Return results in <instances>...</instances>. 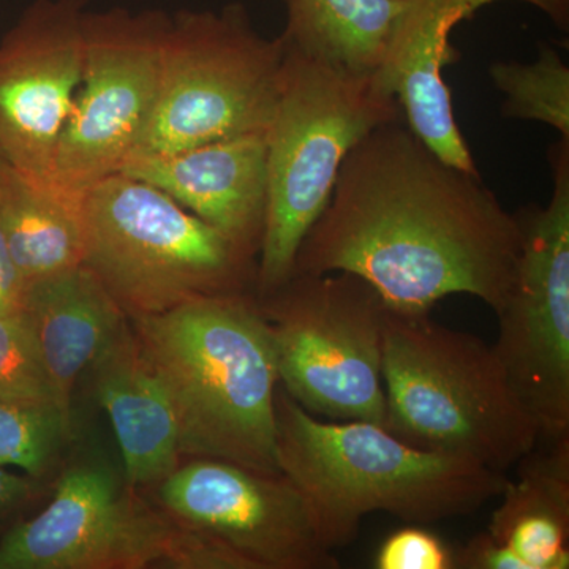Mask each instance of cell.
Masks as SVG:
<instances>
[{"label":"cell","mask_w":569,"mask_h":569,"mask_svg":"<svg viewBox=\"0 0 569 569\" xmlns=\"http://www.w3.org/2000/svg\"><path fill=\"white\" fill-rule=\"evenodd\" d=\"M133 490L153 489L181 466L178 427L162 381L146 358L130 320L91 366Z\"/></svg>","instance_id":"obj_16"},{"label":"cell","mask_w":569,"mask_h":569,"mask_svg":"<svg viewBox=\"0 0 569 569\" xmlns=\"http://www.w3.org/2000/svg\"><path fill=\"white\" fill-rule=\"evenodd\" d=\"M459 569H529L507 546L497 541L488 530L455 550Z\"/></svg>","instance_id":"obj_25"},{"label":"cell","mask_w":569,"mask_h":569,"mask_svg":"<svg viewBox=\"0 0 569 569\" xmlns=\"http://www.w3.org/2000/svg\"><path fill=\"white\" fill-rule=\"evenodd\" d=\"M151 567L241 569V563L178 529L99 463L67 471L50 505L0 541V569Z\"/></svg>","instance_id":"obj_9"},{"label":"cell","mask_w":569,"mask_h":569,"mask_svg":"<svg viewBox=\"0 0 569 569\" xmlns=\"http://www.w3.org/2000/svg\"><path fill=\"white\" fill-rule=\"evenodd\" d=\"M490 78L507 97V118L546 123L569 140V67L553 48H542L533 62L492 63Z\"/></svg>","instance_id":"obj_21"},{"label":"cell","mask_w":569,"mask_h":569,"mask_svg":"<svg viewBox=\"0 0 569 569\" xmlns=\"http://www.w3.org/2000/svg\"><path fill=\"white\" fill-rule=\"evenodd\" d=\"M277 462L306 498L321 542L335 552L361 520L387 512L413 526L473 515L509 479L443 452L426 451L369 421L323 422L276 391Z\"/></svg>","instance_id":"obj_3"},{"label":"cell","mask_w":569,"mask_h":569,"mask_svg":"<svg viewBox=\"0 0 569 569\" xmlns=\"http://www.w3.org/2000/svg\"><path fill=\"white\" fill-rule=\"evenodd\" d=\"M552 197L515 212V280L496 313L492 346L509 383L539 427V440L569 437V140L549 152Z\"/></svg>","instance_id":"obj_10"},{"label":"cell","mask_w":569,"mask_h":569,"mask_svg":"<svg viewBox=\"0 0 569 569\" xmlns=\"http://www.w3.org/2000/svg\"><path fill=\"white\" fill-rule=\"evenodd\" d=\"M88 3L36 0L0 41V156L44 189L80 91Z\"/></svg>","instance_id":"obj_13"},{"label":"cell","mask_w":569,"mask_h":569,"mask_svg":"<svg viewBox=\"0 0 569 569\" xmlns=\"http://www.w3.org/2000/svg\"><path fill=\"white\" fill-rule=\"evenodd\" d=\"M377 569H456L455 550L421 527L397 530L376 556Z\"/></svg>","instance_id":"obj_24"},{"label":"cell","mask_w":569,"mask_h":569,"mask_svg":"<svg viewBox=\"0 0 569 569\" xmlns=\"http://www.w3.org/2000/svg\"><path fill=\"white\" fill-rule=\"evenodd\" d=\"M119 173L151 183L258 258L268 171L266 132L239 134L173 153H132Z\"/></svg>","instance_id":"obj_15"},{"label":"cell","mask_w":569,"mask_h":569,"mask_svg":"<svg viewBox=\"0 0 569 569\" xmlns=\"http://www.w3.org/2000/svg\"><path fill=\"white\" fill-rule=\"evenodd\" d=\"M129 320L170 399L182 458L282 473L276 348L258 298L208 296Z\"/></svg>","instance_id":"obj_2"},{"label":"cell","mask_w":569,"mask_h":569,"mask_svg":"<svg viewBox=\"0 0 569 569\" xmlns=\"http://www.w3.org/2000/svg\"><path fill=\"white\" fill-rule=\"evenodd\" d=\"M26 283L20 274L9 242L0 227V310L2 312H21Z\"/></svg>","instance_id":"obj_26"},{"label":"cell","mask_w":569,"mask_h":569,"mask_svg":"<svg viewBox=\"0 0 569 569\" xmlns=\"http://www.w3.org/2000/svg\"><path fill=\"white\" fill-rule=\"evenodd\" d=\"M84 257L127 318L246 293L254 258L151 183L116 173L81 200Z\"/></svg>","instance_id":"obj_6"},{"label":"cell","mask_w":569,"mask_h":569,"mask_svg":"<svg viewBox=\"0 0 569 569\" xmlns=\"http://www.w3.org/2000/svg\"><path fill=\"white\" fill-rule=\"evenodd\" d=\"M541 441L520 460L488 531L529 569H568L569 437Z\"/></svg>","instance_id":"obj_18"},{"label":"cell","mask_w":569,"mask_h":569,"mask_svg":"<svg viewBox=\"0 0 569 569\" xmlns=\"http://www.w3.org/2000/svg\"><path fill=\"white\" fill-rule=\"evenodd\" d=\"M258 301L288 396L310 415L385 425L389 309L372 284L351 272L295 274Z\"/></svg>","instance_id":"obj_8"},{"label":"cell","mask_w":569,"mask_h":569,"mask_svg":"<svg viewBox=\"0 0 569 569\" xmlns=\"http://www.w3.org/2000/svg\"><path fill=\"white\" fill-rule=\"evenodd\" d=\"M403 118L376 77L355 74L287 47L279 97L266 130L268 200L258 253V299L295 274L296 254L323 212L340 167L356 142Z\"/></svg>","instance_id":"obj_5"},{"label":"cell","mask_w":569,"mask_h":569,"mask_svg":"<svg viewBox=\"0 0 569 569\" xmlns=\"http://www.w3.org/2000/svg\"><path fill=\"white\" fill-rule=\"evenodd\" d=\"M0 399L48 402L59 407L39 347L21 312L0 310Z\"/></svg>","instance_id":"obj_23"},{"label":"cell","mask_w":569,"mask_h":569,"mask_svg":"<svg viewBox=\"0 0 569 569\" xmlns=\"http://www.w3.org/2000/svg\"><path fill=\"white\" fill-rule=\"evenodd\" d=\"M500 0H408L377 71L378 89L396 97L411 132L448 163L478 173L452 110L443 67L459 59L449 43L460 21ZM537 7L567 31L569 0H519Z\"/></svg>","instance_id":"obj_14"},{"label":"cell","mask_w":569,"mask_h":569,"mask_svg":"<svg viewBox=\"0 0 569 569\" xmlns=\"http://www.w3.org/2000/svg\"><path fill=\"white\" fill-rule=\"evenodd\" d=\"M519 249L515 213L479 173L438 157L400 118L347 153L295 274L351 272L400 316H429L451 295L475 296L497 313Z\"/></svg>","instance_id":"obj_1"},{"label":"cell","mask_w":569,"mask_h":569,"mask_svg":"<svg viewBox=\"0 0 569 569\" xmlns=\"http://www.w3.org/2000/svg\"><path fill=\"white\" fill-rule=\"evenodd\" d=\"M0 227L26 287L82 264L81 203L29 181L2 156Z\"/></svg>","instance_id":"obj_19"},{"label":"cell","mask_w":569,"mask_h":569,"mask_svg":"<svg viewBox=\"0 0 569 569\" xmlns=\"http://www.w3.org/2000/svg\"><path fill=\"white\" fill-rule=\"evenodd\" d=\"M168 24L159 10H86L80 91L52 162L56 192L81 203L132 156L159 92Z\"/></svg>","instance_id":"obj_11"},{"label":"cell","mask_w":569,"mask_h":569,"mask_svg":"<svg viewBox=\"0 0 569 569\" xmlns=\"http://www.w3.org/2000/svg\"><path fill=\"white\" fill-rule=\"evenodd\" d=\"M21 313L39 347L59 407L70 415L78 377L129 318L84 264L28 284Z\"/></svg>","instance_id":"obj_17"},{"label":"cell","mask_w":569,"mask_h":569,"mask_svg":"<svg viewBox=\"0 0 569 569\" xmlns=\"http://www.w3.org/2000/svg\"><path fill=\"white\" fill-rule=\"evenodd\" d=\"M69 426V415L56 403L0 399V468L43 477L61 451Z\"/></svg>","instance_id":"obj_22"},{"label":"cell","mask_w":569,"mask_h":569,"mask_svg":"<svg viewBox=\"0 0 569 569\" xmlns=\"http://www.w3.org/2000/svg\"><path fill=\"white\" fill-rule=\"evenodd\" d=\"M287 54L254 31L239 3L178 11L164 37L156 104L133 153H173L266 132Z\"/></svg>","instance_id":"obj_7"},{"label":"cell","mask_w":569,"mask_h":569,"mask_svg":"<svg viewBox=\"0 0 569 569\" xmlns=\"http://www.w3.org/2000/svg\"><path fill=\"white\" fill-rule=\"evenodd\" d=\"M32 479L10 473L7 468H0V516L17 508L33 493Z\"/></svg>","instance_id":"obj_27"},{"label":"cell","mask_w":569,"mask_h":569,"mask_svg":"<svg viewBox=\"0 0 569 569\" xmlns=\"http://www.w3.org/2000/svg\"><path fill=\"white\" fill-rule=\"evenodd\" d=\"M408 0H287L284 44L336 69L376 77Z\"/></svg>","instance_id":"obj_20"},{"label":"cell","mask_w":569,"mask_h":569,"mask_svg":"<svg viewBox=\"0 0 569 569\" xmlns=\"http://www.w3.org/2000/svg\"><path fill=\"white\" fill-rule=\"evenodd\" d=\"M153 490L152 507L178 529L238 557L247 569H336L306 498L283 473L190 459Z\"/></svg>","instance_id":"obj_12"},{"label":"cell","mask_w":569,"mask_h":569,"mask_svg":"<svg viewBox=\"0 0 569 569\" xmlns=\"http://www.w3.org/2000/svg\"><path fill=\"white\" fill-rule=\"evenodd\" d=\"M383 388V426L415 448L505 473L541 438L492 347L429 316L388 310Z\"/></svg>","instance_id":"obj_4"}]
</instances>
